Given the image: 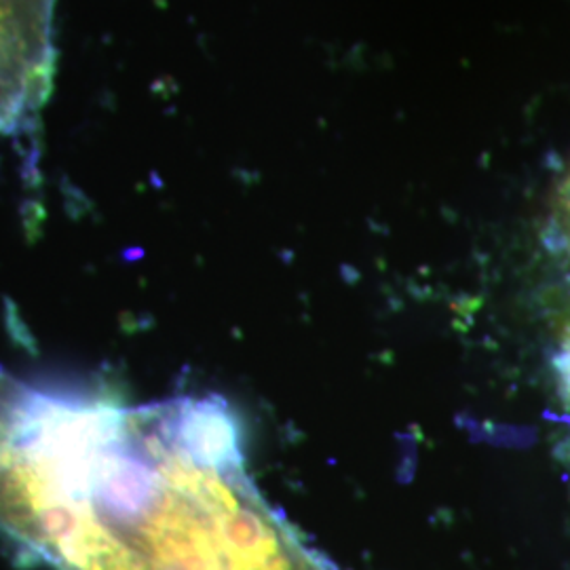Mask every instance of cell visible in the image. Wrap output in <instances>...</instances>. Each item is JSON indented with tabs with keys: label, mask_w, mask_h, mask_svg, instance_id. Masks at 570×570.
<instances>
[{
	"label": "cell",
	"mask_w": 570,
	"mask_h": 570,
	"mask_svg": "<svg viewBox=\"0 0 570 570\" xmlns=\"http://www.w3.org/2000/svg\"><path fill=\"white\" fill-rule=\"evenodd\" d=\"M56 0H0V129L32 117L53 72Z\"/></svg>",
	"instance_id": "obj_1"
},
{
	"label": "cell",
	"mask_w": 570,
	"mask_h": 570,
	"mask_svg": "<svg viewBox=\"0 0 570 570\" xmlns=\"http://www.w3.org/2000/svg\"><path fill=\"white\" fill-rule=\"evenodd\" d=\"M150 425L169 449L197 468L223 475L244 473V440L235 410L225 400L184 397L161 407H146Z\"/></svg>",
	"instance_id": "obj_2"
},
{
	"label": "cell",
	"mask_w": 570,
	"mask_h": 570,
	"mask_svg": "<svg viewBox=\"0 0 570 570\" xmlns=\"http://www.w3.org/2000/svg\"><path fill=\"white\" fill-rule=\"evenodd\" d=\"M553 223H556V233H558L560 244L570 254V169L558 188Z\"/></svg>",
	"instance_id": "obj_3"
},
{
	"label": "cell",
	"mask_w": 570,
	"mask_h": 570,
	"mask_svg": "<svg viewBox=\"0 0 570 570\" xmlns=\"http://www.w3.org/2000/svg\"><path fill=\"white\" fill-rule=\"evenodd\" d=\"M553 370H556L562 402L570 407V327L562 330L560 346H558V353L553 357Z\"/></svg>",
	"instance_id": "obj_4"
},
{
	"label": "cell",
	"mask_w": 570,
	"mask_h": 570,
	"mask_svg": "<svg viewBox=\"0 0 570 570\" xmlns=\"http://www.w3.org/2000/svg\"><path fill=\"white\" fill-rule=\"evenodd\" d=\"M18 391H20V389L16 387V385H11L9 381H4V379L0 376V433H2V429H4L9 410H11L13 402H16Z\"/></svg>",
	"instance_id": "obj_5"
},
{
	"label": "cell",
	"mask_w": 570,
	"mask_h": 570,
	"mask_svg": "<svg viewBox=\"0 0 570 570\" xmlns=\"http://www.w3.org/2000/svg\"><path fill=\"white\" fill-rule=\"evenodd\" d=\"M567 327H570V324H569V326H567Z\"/></svg>",
	"instance_id": "obj_6"
}]
</instances>
